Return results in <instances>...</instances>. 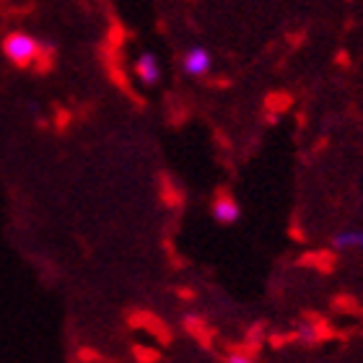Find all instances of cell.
Instances as JSON below:
<instances>
[{
    "label": "cell",
    "mask_w": 363,
    "mask_h": 363,
    "mask_svg": "<svg viewBox=\"0 0 363 363\" xmlns=\"http://www.w3.org/2000/svg\"><path fill=\"white\" fill-rule=\"evenodd\" d=\"M226 363H257V361L250 356H244V353H231V356L226 358Z\"/></svg>",
    "instance_id": "8992f818"
},
{
    "label": "cell",
    "mask_w": 363,
    "mask_h": 363,
    "mask_svg": "<svg viewBox=\"0 0 363 363\" xmlns=\"http://www.w3.org/2000/svg\"><path fill=\"white\" fill-rule=\"evenodd\" d=\"M337 250H363V231H342L333 239Z\"/></svg>",
    "instance_id": "5b68a950"
},
{
    "label": "cell",
    "mask_w": 363,
    "mask_h": 363,
    "mask_svg": "<svg viewBox=\"0 0 363 363\" xmlns=\"http://www.w3.org/2000/svg\"><path fill=\"white\" fill-rule=\"evenodd\" d=\"M182 65H184V73H187V76H205V73L211 70V55H208V50H203V47H192V50L184 52Z\"/></svg>",
    "instance_id": "3957f363"
},
{
    "label": "cell",
    "mask_w": 363,
    "mask_h": 363,
    "mask_svg": "<svg viewBox=\"0 0 363 363\" xmlns=\"http://www.w3.org/2000/svg\"><path fill=\"white\" fill-rule=\"evenodd\" d=\"M213 218L223 223V226L236 223V220L242 218V208H239V203L231 195H218L216 203H213Z\"/></svg>",
    "instance_id": "7a4b0ae2"
},
{
    "label": "cell",
    "mask_w": 363,
    "mask_h": 363,
    "mask_svg": "<svg viewBox=\"0 0 363 363\" xmlns=\"http://www.w3.org/2000/svg\"><path fill=\"white\" fill-rule=\"evenodd\" d=\"M138 76H140L143 84H156V81L161 78L159 60H156L151 52L140 55V60H138Z\"/></svg>",
    "instance_id": "277c9868"
},
{
    "label": "cell",
    "mask_w": 363,
    "mask_h": 363,
    "mask_svg": "<svg viewBox=\"0 0 363 363\" xmlns=\"http://www.w3.org/2000/svg\"><path fill=\"white\" fill-rule=\"evenodd\" d=\"M3 50H6L8 60L16 62V65H29V62L37 60V55H39L37 39L29 37V34H21V31L11 34V37L6 39V45H3Z\"/></svg>",
    "instance_id": "6da1fadb"
}]
</instances>
